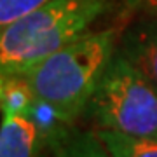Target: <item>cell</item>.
Segmentation results:
<instances>
[{
  "label": "cell",
  "instance_id": "obj_1",
  "mask_svg": "<svg viewBox=\"0 0 157 157\" xmlns=\"http://www.w3.org/2000/svg\"><path fill=\"white\" fill-rule=\"evenodd\" d=\"M117 51L112 30L82 33L19 75L39 100L49 101L70 122L82 117L101 75Z\"/></svg>",
  "mask_w": 157,
  "mask_h": 157
},
{
  "label": "cell",
  "instance_id": "obj_2",
  "mask_svg": "<svg viewBox=\"0 0 157 157\" xmlns=\"http://www.w3.org/2000/svg\"><path fill=\"white\" fill-rule=\"evenodd\" d=\"M108 0H49L0 32V78L17 77L86 33Z\"/></svg>",
  "mask_w": 157,
  "mask_h": 157
},
{
  "label": "cell",
  "instance_id": "obj_3",
  "mask_svg": "<svg viewBox=\"0 0 157 157\" xmlns=\"http://www.w3.org/2000/svg\"><path fill=\"white\" fill-rule=\"evenodd\" d=\"M82 117L94 122L98 129L131 136H157V89L115 51Z\"/></svg>",
  "mask_w": 157,
  "mask_h": 157
},
{
  "label": "cell",
  "instance_id": "obj_9",
  "mask_svg": "<svg viewBox=\"0 0 157 157\" xmlns=\"http://www.w3.org/2000/svg\"><path fill=\"white\" fill-rule=\"evenodd\" d=\"M33 91L23 77L0 78V112L2 117L26 115L33 101Z\"/></svg>",
  "mask_w": 157,
  "mask_h": 157
},
{
  "label": "cell",
  "instance_id": "obj_5",
  "mask_svg": "<svg viewBox=\"0 0 157 157\" xmlns=\"http://www.w3.org/2000/svg\"><path fill=\"white\" fill-rule=\"evenodd\" d=\"M42 140L28 115L4 117L0 124V157H40Z\"/></svg>",
  "mask_w": 157,
  "mask_h": 157
},
{
  "label": "cell",
  "instance_id": "obj_8",
  "mask_svg": "<svg viewBox=\"0 0 157 157\" xmlns=\"http://www.w3.org/2000/svg\"><path fill=\"white\" fill-rule=\"evenodd\" d=\"M98 135L113 157H157V136H131L98 129Z\"/></svg>",
  "mask_w": 157,
  "mask_h": 157
},
{
  "label": "cell",
  "instance_id": "obj_7",
  "mask_svg": "<svg viewBox=\"0 0 157 157\" xmlns=\"http://www.w3.org/2000/svg\"><path fill=\"white\" fill-rule=\"evenodd\" d=\"M26 115L35 124L44 148L45 147L49 148L73 126V122H70L54 105H51L49 101L39 100V98H33Z\"/></svg>",
  "mask_w": 157,
  "mask_h": 157
},
{
  "label": "cell",
  "instance_id": "obj_6",
  "mask_svg": "<svg viewBox=\"0 0 157 157\" xmlns=\"http://www.w3.org/2000/svg\"><path fill=\"white\" fill-rule=\"evenodd\" d=\"M49 150L52 157H113L98 131L78 129L75 124L49 147Z\"/></svg>",
  "mask_w": 157,
  "mask_h": 157
},
{
  "label": "cell",
  "instance_id": "obj_4",
  "mask_svg": "<svg viewBox=\"0 0 157 157\" xmlns=\"http://www.w3.org/2000/svg\"><path fill=\"white\" fill-rule=\"evenodd\" d=\"M117 51L157 89V16L136 21L124 32Z\"/></svg>",
  "mask_w": 157,
  "mask_h": 157
},
{
  "label": "cell",
  "instance_id": "obj_11",
  "mask_svg": "<svg viewBox=\"0 0 157 157\" xmlns=\"http://www.w3.org/2000/svg\"><path fill=\"white\" fill-rule=\"evenodd\" d=\"M124 6L131 12H143L147 16H157V0H124Z\"/></svg>",
  "mask_w": 157,
  "mask_h": 157
},
{
  "label": "cell",
  "instance_id": "obj_10",
  "mask_svg": "<svg viewBox=\"0 0 157 157\" xmlns=\"http://www.w3.org/2000/svg\"><path fill=\"white\" fill-rule=\"evenodd\" d=\"M47 2L49 0H0V32Z\"/></svg>",
  "mask_w": 157,
  "mask_h": 157
}]
</instances>
